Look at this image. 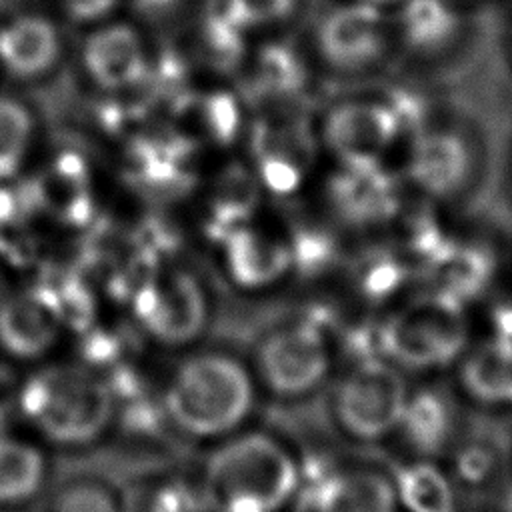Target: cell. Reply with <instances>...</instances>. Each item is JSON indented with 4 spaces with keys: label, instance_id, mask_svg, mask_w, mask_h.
Here are the masks:
<instances>
[{
    "label": "cell",
    "instance_id": "1",
    "mask_svg": "<svg viewBox=\"0 0 512 512\" xmlns=\"http://www.w3.org/2000/svg\"><path fill=\"white\" fill-rule=\"evenodd\" d=\"M300 476L296 458L280 440L246 432L208 456L202 496L212 512H280L298 492Z\"/></svg>",
    "mask_w": 512,
    "mask_h": 512
},
{
    "label": "cell",
    "instance_id": "2",
    "mask_svg": "<svg viewBox=\"0 0 512 512\" xmlns=\"http://www.w3.org/2000/svg\"><path fill=\"white\" fill-rule=\"evenodd\" d=\"M254 378L224 352H200L172 372L164 406L188 436L218 438L236 430L254 406Z\"/></svg>",
    "mask_w": 512,
    "mask_h": 512
},
{
    "label": "cell",
    "instance_id": "3",
    "mask_svg": "<svg viewBox=\"0 0 512 512\" xmlns=\"http://www.w3.org/2000/svg\"><path fill=\"white\" fill-rule=\"evenodd\" d=\"M18 410L48 440L80 446L96 440L108 428L114 394L94 370L78 364H54L22 382Z\"/></svg>",
    "mask_w": 512,
    "mask_h": 512
},
{
    "label": "cell",
    "instance_id": "4",
    "mask_svg": "<svg viewBox=\"0 0 512 512\" xmlns=\"http://www.w3.org/2000/svg\"><path fill=\"white\" fill-rule=\"evenodd\" d=\"M466 342L462 304L440 292L406 304L378 326L380 354L398 368H444L466 352Z\"/></svg>",
    "mask_w": 512,
    "mask_h": 512
},
{
    "label": "cell",
    "instance_id": "5",
    "mask_svg": "<svg viewBox=\"0 0 512 512\" xmlns=\"http://www.w3.org/2000/svg\"><path fill=\"white\" fill-rule=\"evenodd\" d=\"M408 388L398 366L386 358L350 362L332 392L338 428L358 442H376L398 428Z\"/></svg>",
    "mask_w": 512,
    "mask_h": 512
},
{
    "label": "cell",
    "instance_id": "6",
    "mask_svg": "<svg viewBox=\"0 0 512 512\" xmlns=\"http://www.w3.org/2000/svg\"><path fill=\"white\" fill-rule=\"evenodd\" d=\"M332 348L320 320H302L270 332L256 348V372L280 398L312 394L328 376Z\"/></svg>",
    "mask_w": 512,
    "mask_h": 512
},
{
    "label": "cell",
    "instance_id": "7",
    "mask_svg": "<svg viewBox=\"0 0 512 512\" xmlns=\"http://www.w3.org/2000/svg\"><path fill=\"white\" fill-rule=\"evenodd\" d=\"M300 512H396L392 480L370 468H340L328 462L300 476Z\"/></svg>",
    "mask_w": 512,
    "mask_h": 512
},
{
    "label": "cell",
    "instance_id": "8",
    "mask_svg": "<svg viewBox=\"0 0 512 512\" xmlns=\"http://www.w3.org/2000/svg\"><path fill=\"white\" fill-rule=\"evenodd\" d=\"M208 316L200 284L186 272H170L136 296V318L142 328L166 346L192 342Z\"/></svg>",
    "mask_w": 512,
    "mask_h": 512
},
{
    "label": "cell",
    "instance_id": "9",
    "mask_svg": "<svg viewBox=\"0 0 512 512\" xmlns=\"http://www.w3.org/2000/svg\"><path fill=\"white\" fill-rule=\"evenodd\" d=\"M82 66L98 88L108 92L128 90L146 76V44L132 24H94L82 46Z\"/></svg>",
    "mask_w": 512,
    "mask_h": 512
},
{
    "label": "cell",
    "instance_id": "10",
    "mask_svg": "<svg viewBox=\"0 0 512 512\" xmlns=\"http://www.w3.org/2000/svg\"><path fill=\"white\" fill-rule=\"evenodd\" d=\"M62 314L54 296L22 292L0 302V346L6 354L32 360L58 340Z\"/></svg>",
    "mask_w": 512,
    "mask_h": 512
},
{
    "label": "cell",
    "instance_id": "11",
    "mask_svg": "<svg viewBox=\"0 0 512 512\" xmlns=\"http://www.w3.org/2000/svg\"><path fill=\"white\" fill-rule=\"evenodd\" d=\"M396 430L422 458L444 454L460 434V414L454 398L440 386L414 390L406 398Z\"/></svg>",
    "mask_w": 512,
    "mask_h": 512
},
{
    "label": "cell",
    "instance_id": "12",
    "mask_svg": "<svg viewBox=\"0 0 512 512\" xmlns=\"http://www.w3.org/2000/svg\"><path fill=\"white\" fill-rule=\"evenodd\" d=\"M62 50L54 22L40 14H20L0 26V66L16 78L48 74Z\"/></svg>",
    "mask_w": 512,
    "mask_h": 512
},
{
    "label": "cell",
    "instance_id": "13",
    "mask_svg": "<svg viewBox=\"0 0 512 512\" xmlns=\"http://www.w3.org/2000/svg\"><path fill=\"white\" fill-rule=\"evenodd\" d=\"M460 358L464 394L484 406H512V346L488 338Z\"/></svg>",
    "mask_w": 512,
    "mask_h": 512
},
{
    "label": "cell",
    "instance_id": "14",
    "mask_svg": "<svg viewBox=\"0 0 512 512\" xmlns=\"http://www.w3.org/2000/svg\"><path fill=\"white\" fill-rule=\"evenodd\" d=\"M390 480L396 502L408 512H458L452 480L428 458L394 466Z\"/></svg>",
    "mask_w": 512,
    "mask_h": 512
},
{
    "label": "cell",
    "instance_id": "15",
    "mask_svg": "<svg viewBox=\"0 0 512 512\" xmlns=\"http://www.w3.org/2000/svg\"><path fill=\"white\" fill-rule=\"evenodd\" d=\"M46 460L42 452L22 440H0V504H20L42 486Z\"/></svg>",
    "mask_w": 512,
    "mask_h": 512
},
{
    "label": "cell",
    "instance_id": "16",
    "mask_svg": "<svg viewBox=\"0 0 512 512\" xmlns=\"http://www.w3.org/2000/svg\"><path fill=\"white\" fill-rule=\"evenodd\" d=\"M454 476L472 490L490 488L500 476L504 466L502 446L488 434H470L452 444Z\"/></svg>",
    "mask_w": 512,
    "mask_h": 512
},
{
    "label": "cell",
    "instance_id": "17",
    "mask_svg": "<svg viewBox=\"0 0 512 512\" xmlns=\"http://www.w3.org/2000/svg\"><path fill=\"white\" fill-rule=\"evenodd\" d=\"M34 132V118L24 102L0 96V180L22 166Z\"/></svg>",
    "mask_w": 512,
    "mask_h": 512
},
{
    "label": "cell",
    "instance_id": "18",
    "mask_svg": "<svg viewBox=\"0 0 512 512\" xmlns=\"http://www.w3.org/2000/svg\"><path fill=\"white\" fill-rule=\"evenodd\" d=\"M288 264V254L276 242L250 238L238 244L230 256L234 280L244 286H264L274 282Z\"/></svg>",
    "mask_w": 512,
    "mask_h": 512
},
{
    "label": "cell",
    "instance_id": "19",
    "mask_svg": "<svg viewBox=\"0 0 512 512\" xmlns=\"http://www.w3.org/2000/svg\"><path fill=\"white\" fill-rule=\"evenodd\" d=\"M48 512H122V502L106 484L76 478L58 490Z\"/></svg>",
    "mask_w": 512,
    "mask_h": 512
},
{
    "label": "cell",
    "instance_id": "20",
    "mask_svg": "<svg viewBox=\"0 0 512 512\" xmlns=\"http://www.w3.org/2000/svg\"><path fill=\"white\" fill-rule=\"evenodd\" d=\"M298 0H226L234 26L270 28L286 22L296 12Z\"/></svg>",
    "mask_w": 512,
    "mask_h": 512
},
{
    "label": "cell",
    "instance_id": "21",
    "mask_svg": "<svg viewBox=\"0 0 512 512\" xmlns=\"http://www.w3.org/2000/svg\"><path fill=\"white\" fill-rule=\"evenodd\" d=\"M122 512H196V504L182 486L156 484L130 492Z\"/></svg>",
    "mask_w": 512,
    "mask_h": 512
},
{
    "label": "cell",
    "instance_id": "22",
    "mask_svg": "<svg viewBox=\"0 0 512 512\" xmlns=\"http://www.w3.org/2000/svg\"><path fill=\"white\" fill-rule=\"evenodd\" d=\"M120 0H60L64 12L84 24H100L104 22L114 8L118 6Z\"/></svg>",
    "mask_w": 512,
    "mask_h": 512
},
{
    "label": "cell",
    "instance_id": "23",
    "mask_svg": "<svg viewBox=\"0 0 512 512\" xmlns=\"http://www.w3.org/2000/svg\"><path fill=\"white\" fill-rule=\"evenodd\" d=\"M22 382L18 380L14 368L8 362H0V418L18 406Z\"/></svg>",
    "mask_w": 512,
    "mask_h": 512
},
{
    "label": "cell",
    "instance_id": "24",
    "mask_svg": "<svg viewBox=\"0 0 512 512\" xmlns=\"http://www.w3.org/2000/svg\"><path fill=\"white\" fill-rule=\"evenodd\" d=\"M490 324H492V338L512 346V300H506L494 306L490 314Z\"/></svg>",
    "mask_w": 512,
    "mask_h": 512
},
{
    "label": "cell",
    "instance_id": "25",
    "mask_svg": "<svg viewBox=\"0 0 512 512\" xmlns=\"http://www.w3.org/2000/svg\"><path fill=\"white\" fill-rule=\"evenodd\" d=\"M502 512H512V486H508V490L504 492V498H502Z\"/></svg>",
    "mask_w": 512,
    "mask_h": 512
}]
</instances>
